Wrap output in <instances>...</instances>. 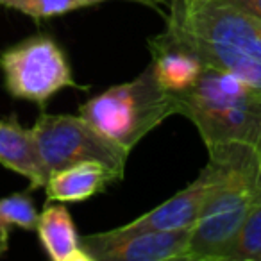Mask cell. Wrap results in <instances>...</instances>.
<instances>
[{
	"label": "cell",
	"instance_id": "6da1fadb",
	"mask_svg": "<svg viewBox=\"0 0 261 261\" xmlns=\"http://www.w3.org/2000/svg\"><path fill=\"white\" fill-rule=\"evenodd\" d=\"M165 33L204 65L225 70L261 93V23L217 0H167Z\"/></svg>",
	"mask_w": 261,
	"mask_h": 261
},
{
	"label": "cell",
	"instance_id": "7a4b0ae2",
	"mask_svg": "<svg viewBox=\"0 0 261 261\" xmlns=\"http://www.w3.org/2000/svg\"><path fill=\"white\" fill-rule=\"evenodd\" d=\"M210 186L190 234L188 261H225L247 213L261 192V160L243 145L207 150Z\"/></svg>",
	"mask_w": 261,
	"mask_h": 261
},
{
	"label": "cell",
	"instance_id": "3957f363",
	"mask_svg": "<svg viewBox=\"0 0 261 261\" xmlns=\"http://www.w3.org/2000/svg\"><path fill=\"white\" fill-rule=\"evenodd\" d=\"M177 115L195 125L206 150L243 145L261 160V93L225 70L206 65L190 90L175 93Z\"/></svg>",
	"mask_w": 261,
	"mask_h": 261
},
{
	"label": "cell",
	"instance_id": "277c9868",
	"mask_svg": "<svg viewBox=\"0 0 261 261\" xmlns=\"http://www.w3.org/2000/svg\"><path fill=\"white\" fill-rule=\"evenodd\" d=\"M79 115L106 138L133 152L156 127L177 115V100L175 93H168L160 86L149 63L133 81L109 86L88 98L79 108Z\"/></svg>",
	"mask_w": 261,
	"mask_h": 261
},
{
	"label": "cell",
	"instance_id": "5b68a950",
	"mask_svg": "<svg viewBox=\"0 0 261 261\" xmlns=\"http://www.w3.org/2000/svg\"><path fill=\"white\" fill-rule=\"evenodd\" d=\"M31 133L48 175L81 161H98L116 181L125 175L130 152L106 138L81 115L43 113L31 127Z\"/></svg>",
	"mask_w": 261,
	"mask_h": 261
},
{
	"label": "cell",
	"instance_id": "8992f818",
	"mask_svg": "<svg viewBox=\"0 0 261 261\" xmlns=\"http://www.w3.org/2000/svg\"><path fill=\"white\" fill-rule=\"evenodd\" d=\"M0 68L9 95L40 106L65 88L86 90L73 79L63 48L45 34L31 36L2 52Z\"/></svg>",
	"mask_w": 261,
	"mask_h": 261
},
{
	"label": "cell",
	"instance_id": "52a82bcc",
	"mask_svg": "<svg viewBox=\"0 0 261 261\" xmlns=\"http://www.w3.org/2000/svg\"><path fill=\"white\" fill-rule=\"evenodd\" d=\"M192 231L115 227L81 236L90 261H188Z\"/></svg>",
	"mask_w": 261,
	"mask_h": 261
},
{
	"label": "cell",
	"instance_id": "ba28073f",
	"mask_svg": "<svg viewBox=\"0 0 261 261\" xmlns=\"http://www.w3.org/2000/svg\"><path fill=\"white\" fill-rule=\"evenodd\" d=\"M210 186V170L204 167L185 190L177 192L156 206L154 210L136 217L135 220L123 224L129 229H147V231H192L199 220L204 199Z\"/></svg>",
	"mask_w": 261,
	"mask_h": 261
},
{
	"label": "cell",
	"instance_id": "9c48e42d",
	"mask_svg": "<svg viewBox=\"0 0 261 261\" xmlns=\"http://www.w3.org/2000/svg\"><path fill=\"white\" fill-rule=\"evenodd\" d=\"M150 52V65L160 86L168 93H182L199 81L204 70V61L193 50L177 43L167 33L147 41Z\"/></svg>",
	"mask_w": 261,
	"mask_h": 261
},
{
	"label": "cell",
	"instance_id": "30bf717a",
	"mask_svg": "<svg viewBox=\"0 0 261 261\" xmlns=\"http://www.w3.org/2000/svg\"><path fill=\"white\" fill-rule=\"evenodd\" d=\"M115 175L98 161H81L48 175L45 193L48 202H83L102 193Z\"/></svg>",
	"mask_w": 261,
	"mask_h": 261
},
{
	"label": "cell",
	"instance_id": "8fae6325",
	"mask_svg": "<svg viewBox=\"0 0 261 261\" xmlns=\"http://www.w3.org/2000/svg\"><path fill=\"white\" fill-rule=\"evenodd\" d=\"M0 165L25 177L31 190L43 188L48 179L33 133L20 125L15 116L0 120Z\"/></svg>",
	"mask_w": 261,
	"mask_h": 261
},
{
	"label": "cell",
	"instance_id": "7c38bea8",
	"mask_svg": "<svg viewBox=\"0 0 261 261\" xmlns=\"http://www.w3.org/2000/svg\"><path fill=\"white\" fill-rule=\"evenodd\" d=\"M36 232L41 247L52 261H90L65 202L50 204L41 211Z\"/></svg>",
	"mask_w": 261,
	"mask_h": 261
},
{
	"label": "cell",
	"instance_id": "4fadbf2b",
	"mask_svg": "<svg viewBox=\"0 0 261 261\" xmlns=\"http://www.w3.org/2000/svg\"><path fill=\"white\" fill-rule=\"evenodd\" d=\"M106 2H111V0H0V8L15 9V11L31 16L34 20H47L72 11H79V9L106 4ZM125 2L154 9L156 13L165 16V0H125Z\"/></svg>",
	"mask_w": 261,
	"mask_h": 261
},
{
	"label": "cell",
	"instance_id": "5bb4252c",
	"mask_svg": "<svg viewBox=\"0 0 261 261\" xmlns=\"http://www.w3.org/2000/svg\"><path fill=\"white\" fill-rule=\"evenodd\" d=\"M38 213L33 197L27 192L13 193L0 199V256L9 249V231L20 227L25 231H36Z\"/></svg>",
	"mask_w": 261,
	"mask_h": 261
},
{
	"label": "cell",
	"instance_id": "9a60e30c",
	"mask_svg": "<svg viewBox=\"0 0 261 261\" xmlns=\"http://www.w3.org/2000/svg\"><path fill=\"white\" fill-rule=\"evenodd\" d=\"M225 261H261V192L231 243Z\"/></svg>",
	"mask_w": 261,
	"mask_h": 261
},
{
	"label": "cell",
	"instance_id": "2e32d148",
	"mask_svg": "<svg viewBox=\"0 0 261 261\" xmlns=\"http://www.w3.org/2000/svg\"><path fill=\"white\" fill-rule=\"evenodd\" d=\"M261 23V0H217Z\"/></svg>",
	"mask_w": 261,
	"mask_h": 261
},
{
	"label": "cell",
	"instance_id": "e0dca14e",
	"mask_svg": "<svg viewBox=\"0 0 261 261\" xmlns=\"http://www.w3.org/2000/svg\"><path fill=\"white\" fill-rule=\"evenodd\" d=\"M190 2H210V0H190Z\"/></svg>",
	"mask_w": 261,
	"mask_h": 261
}]
</instances>
